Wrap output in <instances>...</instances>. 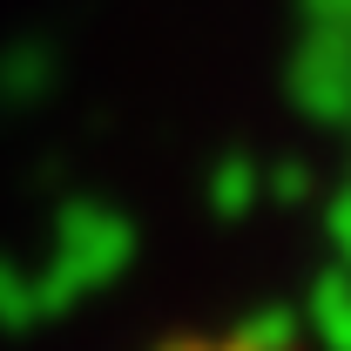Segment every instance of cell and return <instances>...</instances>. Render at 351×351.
I'll return each mask as SVG.
<instances>
[{"mask_svg": "<svg viewBox=\"0 0 351 351\" xmlns=\"http://www.w3.org/2000/svg\"><path fill=\"white\" fill-rule=\"evenodd\" d=\"M162 351H277V345H263V338H176V345H162Z\"/></svg>", "mask_w": 351, "mask_h": 351, "instance_id": "obj_1", "label": "cell"}]
</instances>
